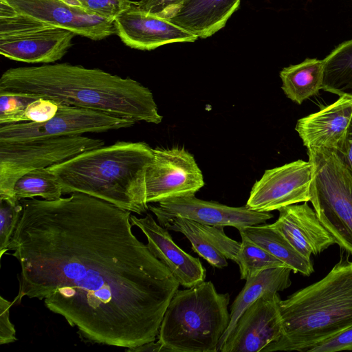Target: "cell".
Here are the masks:
<instances>
[{
    "label": "cell",
    "mask_w": 352,
    "mask_h": 352,
    "mask_svg": "<svg viewBox=\"0 0 352 352\" xmlns=\"http://www.w3.org/2000/svg\"><path fill=\"white\" fill-rule=\"evenodd\" d=\"M23 205L0 199V256L8 251V245L21 216Z\"/></svg>",
    "instance_id": "obj_27"
},
{
    "label": "cell",
    "mask_w": 352,
    "mask_h": 352,
    "mask_svg": "<svg viewBox=\"0 0 352 352\" xmlns=\"http://www.w3.org/2000/svg\"><path fill=\"white\" fill-rule=\"evenodd\" d=\"M204 184L202 172L190 153L179 147L153 148L145 175L148 204L195 196Z\"/></svg>",
    "instance_id": "obj_10"
},
{
    "label": "cell",
    "mask_w": 352,
    "mask_h": 352,
    "mask_svg": "<svg viewBox=\"0 0 352 352\" xmlns=\"http://www.w3.org/2000/svg\"><path fill=\"white\" fill-rule=\"evenodd\" d=\"M239 232L281 261L294 273L308 276L314 272L311 260L300 254L272 224L251 226L241 228Z\"/></svg>",
    "instance_id": "obj_22"
},
{
    "label": "cell",
    "mask_w": 352,
    "mask_h": 352,
    "mask_svg": "<svg viewBox=\"0 0 352 352\" xmlns=\"http://www.w3.org/2000/svg\"><path fill=\"white\" fill-rule=\"evenodd\" d=\"M278 212L272 226L305 258L310 259L311 255H317L336 243L307 202L285 206Z\"/></svg>",
    "instance_id": "obj_17"
},
{
    "label": "cell",
    "mask_w": 352,
    "mask_h": 352,
    "mask_svg": "<svg viewBox=\"0 0 352 352\" xmlns=\"http://www.w3.org/2000/svg\"><path fill=\"white\" fill-rule=\"evenodd\" d=\"M65 2L85 11L114 21L120 14L129 10L134 2L130 0H64Z\"/></svg>",
    "instance_id": "obj_28"
},
{
    "label": "cell",
    "mask_w": 352,
    "mask_h": 352,
    "mask_svg": "<svg viewBox=\"0 0 352 352\" xmlns=\"http://www.w3.org/2000/svg\"><path fill=\"white\" fill-rule=\"evenodd\" d=\"M239 234L241 242L236 264L239 267L241 279L247 280L254 277L268 269L287 267L246 235Z\"/></svg>",
    "instance_id": "obj_26"
},
{
    "label": "cell",
    "mask_w": 352,
    "mask_h": 352,
    "mask_svg": "<svg viewBox=\"0 0 352 352\" xmlns=\"http://www.w3.org/2000/svg\"><path fill=\"white\" fill-rule=\"evenodd\" d=\"M113 25L117 34L126 46L152 50L173 43L194 42L198 38L168 19L146 13L134 4L120 14Z\"/></svg>",
    "instance_id": "obj_15"
},
{
    "label": "cell",
    "mask_w": 352,
    "mask_h": 352,
    "mask_svg": "<svg viewBox=\"0 0 352 352\" xmlns=\"http://www.w3.org/2000/svg\"><path fill=\"white\" fill-rule=\"evenodd\" d=\"M292 271V269L287 267L271 268L262 272L254 277L245 280L243 288L231 305L230 322L220 340L218 352L234 329L241 315L249 306L267 293H277L285 290L291 285L290 274Z\"/></svg>",
    "instance_id": "obj_21"
},
{
    "label": "cell",
    "mask_w": 352,
    "mask_h": 352,
    "mask_svg": "<svg viewBox=\"0 0 352 352\" xmlns=\"http://www.w3.org/2000/svg\"><path fill=\"white\" fill-rule=\"evenodd\" d=\"M185 0H140L135 4L144 12L161 16L169 17Z\"/></svg>",
    "instance_id": "obj_32"
},
{
    "label": "cell",
    "mask_w": 352,
    "mask_h": 352,
    "mask_svg": "<svg viewBox=\"0 0 352 352\" xmlns=\"http://www.w3.org/2000/svg\"><path fill=\"white\" fill-rule=\"evenodd\" d=\"M230 295L211 281L177 290L164 315L158 341L166 351L218 352L230 322Z\"/></svg>",
    "instance_id": "obj_5"
},
{
    "label": "cell",
    "mask_w": 352,
    "mask_h": 352,
    "mask_svg": "<svg viewBox=\"0 0 352 352\" xmlns=\"http://www.w3.org/2000/svg\"><path fill=\"white\" fill-rule=\"evenodd\" d=\"M58 107L59 104L52 100L35 98L25 108L26 122H46L56 115Z\"/></svg>",
    "instance_id": "obj_30"
},
{
    "label": "cell",
    "mask_w": 352,
    "mask_h": 352,
    "mask_svg": "<svg viewBox=\"0 0 352 352\" xmlns=\"http://www.w3.org/2000/svg\"><path fill=\"white\" fill-rule=\"evenodd\" d=\"M352 351V327L310 349L308 352Z\"/></svg>",
    "instance_id": "obj_31"
},
{
    "label": "cell",
    "mask_w": 352,
    "mask_h": 352,
    "mask_svg": "<svg viewBox=\"0 0 352 352\" xmlns=\"http://www.w3.org/2000/svg\"><path fill=\"white\" fill-rule=\"evenodd\" d=\"M14 197L16 201L40 197L45 200L61 197V186L48 168L36 169L22 175L15 183Z\"/></svg>",
    "instance_id": "obj_25"
},
{
    "label": "cell",
    "mask_w": 352,
    "mask_h": 352,
    "mask_svg": "<svg viewBox=\"0 0 352 352\" xmlns=\"http://www.w3.org/2000/svg\"><path fill=\"white\" fill-rule=\"evenodd\" d=\"M8 245L19 293L43 300L88 343L130 349L155 341L179 283L132 231L131 212L80 192L23 199Z\"/></svg>",
    "instance_id": "obj_1"
},
{
    "label": "cell",
    "mask_w": 352,
    "mask_h": 352,
    "mask_svg": "<svg viewBox=\"0 0 352 352\" xmlns=\"http://www.w3.org/2000/svg\"><path fill=\"white\" fill-rule=\"evenodd\" d=\"M322 61V89L352 98V38L337 45Z\"/></svg>",
    "instance_id": "obj_24"
},
{
    "label": "cell",
    "mask_w": 352,
    "mask_h": 352,
    "mask_svg": "<svg viewBox=\"0 0 352 352\" xmlns=\"http://www.w3.org/2000/svg\"><path fill=\"white\" fill-rule=\"evenodd\" d=\"M14 305L0 296V344H6L16 341V331L10 319V309Z\"/></svg>",
    "instance_id": "obj_33"
},
{
    "label": "cell",
    "mask_w": 352,
    "mask_h": 352,
    "mask_svg": "<svg viewBox=\"0 0 352 352\" xmlns=\"http://www.w3.org/2000/svg\"><path fill=\"white\" fill-rule=\"evenodd\" d=\"M352 117V98L340 96L333 103L297 121L295 130L309 148L340 149Z\"/></svg>",
    "instance_id": "obj_18"
},
{
    "label": "cell",
    "mask_w": 352,
    "mask_h": 352,
    "mask_svg": "<svg viewBox=\"0 0 352 352\" xmlns=\"http://www.w3.org/2000/svg\"><path fill=\"white\" fill-rule=\"evenodd\" d=\"M241 0H185L166 19L197 38L223 28Z\"/></svg>",
    "instance_id": "obj_20"
},
{
    "label": "cell",
    "mask_w": 352,
    "mask_h": 352,
    "mask_svg": "<svg viewBox=\"0 0 352 352\" xmlns=\"http://www.w3.org/2000/svg\"><path fill=\"white\" fill-rule=\"evenodd\" d=\"M148 209L160 225L165 227L173 219L181 217L201 224L241 228L265 223L274 217L270 212H258L246 206L232 207L215 201L199 199L195 196L165 200Z\"/></svg>",
    "instance_id": "obj_12"
},
{
    "label": "cell",
    "mask_w": 352,
    "mask_h": 352,
    "mask_svg": "<svg viewBox=\"0 0 352 352\" xmlns=\"http://www.w3.org/2000/svg\"><path fill=\"white\" fill-rule=\"evenodd\" d=\"M104 144L103 140L82 135L0 142V199L19 202L14 197L13 189L22 175L62 163Z\"/></svg>",
    "instance_id": "obj_8"
},
{
    "label": "cell",
    "mask_w": 352,
    "mask_h": 352,
    "mask_svg": "<svg viewBox=\"0 0 352 352\" xmlns=\"http://www.w3.org/2000/svg\"><path fill=\"white\" fill-rule=\"evenodd\" d=\"M281 299L269 292L249 306L238 319L219 352H260L283 333Z\"/></svg>",
    "instance_id": "obj_13"
},
{
    "label": "cell",
    "mask_w": 352,
    "mask_h": 352,
    "mask_svg": "<svg viewBox=\"0 0 352 352\" xmlns=\"http://www.w3.org/2000/svg\"><path fill=\"white\" fill-rule=\"evenodd\" d=\"M153 148L144 142L118 141L47 167L63 194L80 192L138 214L148 209L145 175Z\"/></svg>",
    "instance_id": "obj_3"
},
{
    "label": "cell",
    "mask_w": 352,
    "mask_h": 352,
    "mask_svg": "<svg viewBox=\"0 0 352 352\" xmlns=\"http://www.w3.org/2000/svg\"><path fill=\"white\" fill-rule=\"evenodd\" d=\"M282 89L293 102L301 104L322 89L323 61L307 58L302 62L284 67L280 72Z\"/></svg>",
    "instance_id": "obj_23"
},
{
    "label": "cell",
    "mask_w": 352,
    "mask_h": 352,
    "mask_svg": "<svg viewBox=\"0 0 352 352\" xmlns=\"http://www.w3.org/2000/svg\"><path fill=\"white\" fill-rule=\"evenodd\" d=\"M312 164L298 160L266 170L253 185L246 206L258 212H271L310 201Z\"/></svg>",
    "instance_id": "obj_11"
},
{
    "label": "cell",
    "mask_w": 352,
    "mask_h": 352,
    "mask_svg": "<svg viewBox=\"0 0 352 352\" xmlns=\"http://www.w3.org/2000/svg\"><path fill=\"white\" fill-rule=\"evenodd\" d=\"M34 98L19 94L0 93V124L26 122L25 108Z\"/></svg>",
    "instance_id": "obj_29"
},
{
    "label": "cell",
    "mask_w": 352,
    "mask_h": 352,
    "mask_svg": "<svg viewBox=\"0 0 352 352\" xmlns=\"http://www.w3.org/2000/svg\"><path fill=\"white\" fill-rule=\"evenodd\" d=\"M76 34L22 14L0 0V54L12 60L49 64L60 60Z\"/></svg>",
    "instance_id": "obj_7"
},
{
    "label": "cell",
    "mask_w": 352,
    "mask_h": 352,
    "mask_svg": "<svg viewBox=\"0 0 352 352\" xmlns=\"http://www.w3.org/2000/svg\"><path fill=\"white\" fill-rule=\"evenodd\" d=\"M338 153L344 162L352 171V117L346 129L343 142Z\"/></svg>",
    "instance_id": "obj_34"
},
{
    "label": "cell",
    "mask_w": 352,
    "mask_h": 352,
    "mask_svg": "<svg viewBox=\"0 0 352 352\" xmlns=\"http://www.w3.org/2000/svg\"><path fill=\"white\" fill-rule=\"evenodd\" d=\"M0 93L50 99L135 122L162 120L151 91L137 80L67 63L10 68L0 78Z\"/></svg>",
    "instance_id": "obj_2"
},
{
    "label": "cell",
    "mask_w": 352,
    "mask_h": 352,
    "mask_svg": "<svg viewBox=\"0 0 352 352\" xmlns=\"http://www.w3.org/2000/svg\"><path fill=\"white\" fill-rule=\"evenodd\" d=\"M3 1L22 14L93 41L116 34L113 21L89 13L64 0Z\"/></svg>",
    "instance_id": "obj_14"
},
{
    "label": "cell",
    "mask_w": 352,
    "mask_h": 352,
    "mask_svg": "<svg viewBox=\"0 0 352 352\" xmlns=\"http://www.w3.org/2000/svg\"><path fill=\"white\" fill-rule=\"evenodd\" d=\"M131 221L144 233L149 250L168 268L180 285L190 288L205 280L206 271L201 261L176 245L168 230L151 214L141 218L131 214Z\"/></svg>",
    "instance_id": "obj_16"
},
{
    "label": "cell",
    "mask_w": 352,
    "mask_h": 352,
    "mask_svg": "<svg viewBox=\"0 0 352 352\" xmlns=\"http://www.w3.org/2000/svg\"><path fill=\"white\" fill-rule=\"evenodd\" d=\"M164 228L183 234L190 242L192 250L214 267H227V259L237 262L241 242L228 237L223 227L178 217L168 222Z\"/></svg>",
    "instance_id": "obj_19"
},
{
    "label": "cell",
    "mask_w": 352,
    "mask_h": 352,
    "mask_svg": "<svg viewBox=\"0 0 352 352\" xmlns=\"http://www.w3.org/2000/svg\"><path fill=\"white\" fill-rule=\"evenodd\" d=\"M126 351L131 352H138V351H154V352H165L164 348L160 344V342L157 340V342H150L148 343H145L140 346L126 349Z\"/></svg>",
    "instance_id": "obj_35"
},
{
    "label": "cell",
    "mask_w": 352,
    "mask_h": 352,
    "mask_svg": "<svg viewBox=\"0 0 352 352\" xmlns=\"http://www.w3.org/2000/svg\"><path fill=\"white\" fill-rule=\"evenodd\" d=\"M307 155L312 164L309 201L336 243L352 254V171L333 150L309 148Z\"/></svg>",
    "instance_id": "obj_6"
},
{
    "label": "cell",
    "mask_w": 352,
    "mask_h": 352,
    "mask_svg": "<svg viewBox=\"0 0 352 352\" xmlns=\"http://www.w3.org/2000/svg\"><path fill=\"white\" fill-rule=\"evenodd\" d=\"M283 333L261 352H308L352 327V261L342 256L320 280L280 302Z\"/></svg>",
    "instance_id": "obj_4"
},
{
    "label": "cell",
    "mask_w": 352,
    "mask_h": 352,
    "mask_svg": "<svg viewBox=\"0 0 352 352\" xmlns=\"http://www.w3.org/2000/svg\"><path fill=\"white\" fill-rule=\"evenodd\" d=\"M135 123L99 111L59 104L56 115L43 122L0 124V142L78 135L129 128Z\"/></svg>",
    "instance_id": "obj_9"
}]
</instances>
